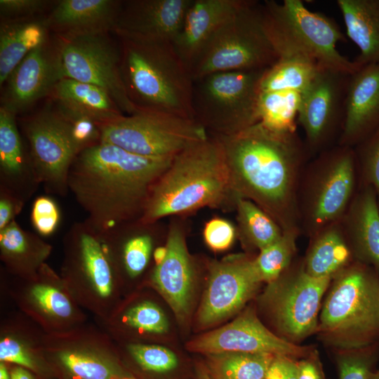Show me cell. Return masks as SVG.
Instances as JSON below:
<instances>
[{
	"instance_id": "8992f818",
	"label": "cell",
	"mask_w": 379,
	"mask_h": 379,
	"mask_svg": "<svg viewBox=\"0 0 379 379\" xmlns=\"http://www.w3.org/2000/svg\"><path fill=\"white\" fill-rule=\"evenodd\" d=\"M262 7L265 28L279 58L302 56L321 68L349 74L357 69L337 49L345 37L333 20L310 11L300 0H266Z\"/></svg>"
},
{
	"instance_id": "e0dca14e",
	"label": "cell",
	"mask_w": 379,
	"mask_h": 379,
	"mask_svg": "<svg viewBox=\"0 0 379 379\" xmlns=\"http://www.w3.org/2000/svg\"><path fill=\"white\" fill-rule=\"evenodd\" d=\"M192 0H128L112 32L120 39L143 43L172 42Z\"/></svg>"
},
{
	"instance_id": "3957f363",
	"label": "cell",
	"mask_w": 379,
	"mask_h": 379,
	"mask_svg": "<svg viewBox=\"0 0 379 379\" xmlns=\"http://www.w3.org/2000/svg\"><path fill=\"white\" fill-rule=\"evenodd\" d=\"M230 193L229 168L221 141L211 136L176 154L152 185L138 222L214 206Z\"/></svg>"
},
{
	"instance_id": "f907efd6",
	"label": "cell",
	"mask_w": 379,
	"mask_h": 379,
	"mask_svg": "<svg viewBox=\"0 0 379 379\" xmlns=\"http://www.w3.org/2000/svg\"><path fill=\"white\" fill-rule=\"evenodd\" d=\"M166 248L165 247H158L154 252V258L157 265L160 264L164 260L166 255Z\"/></svg>"
},
{
	"instance_id": "30bf717a",
	"label": "cell",
	"mask_w": 379,
	"mask_h": 379,
	"mask_svg": "<svg viewBox=\"0 0 379 379\" xmlns=\"http://www.w3.org/2000/svg\"><path fill=\"white\" fill-rule=\"evenodd\" d=\"M109 32L55 37L62 78L106 91L124 114L139 112L130 101L121 75V52Z\"/></svg>"
},
{
	"instance_id": "ac0fdd59",
	"label": "cell",
	"mask_w": 379,
	"mask_h": 379,
	"mask_svg": "<svg viewBox=\"0 0 379 379\" xmlns=\"http://www.w3.org/2000/svg\"><path fill=\"white\" fill-rule=\"evenodd\" d=\"M61 79L55 39L51 41L48 37L28 53L9 75L3 85L1 106L15 115L23 112L48 96Z\"/></svg>"
},
{
	"instance_id": "d6a6232c",
	"label": "cell",
	"mask_w": 379,
	"mask_h": 379,
	"mask_svg": "<svg viewBox=\"0 0 379 379\" xmlns=\"http://www.w3.org/2000/svg\"><path fill=\"white\" fill-rule=\"evenodd\" d=\"M0 247L3 255L19 266H32L49 250L37 236L24 230L15 220L0 231Z\"/></svg>"
},
{
	"instance_id": "44dd1931",
	"label": "cell",
	"mask_w": 379,
	"mask_h": 379,
	"mask_svg": "<svg viewBox=\"0 0 379 379\" xmlns=\"http://www.w3.org/2000/svg\"><path fill=\"white\" fill-rule=\"evenodd\" d=\"M246 0H192L173 46L190 70L206 44Z\"/></svg>"
},
{
	"instance_id": "f1b7e54d",
	"label": "cell",
	"mask_w": 379,
	"mask_h": 379,
	"mask_svg": "<svg viewBox=\"0 0 379 379\" xmlns=\"http://www.w3.org/2000/svg\"><path fill=\"white\" fill-rule=\"evenodd\" d=\"M319 69L315 62L302 56L281 57L264 72L260 82V93L293 91L302 93Z\"/></svg>"
},
{
	"instance_id": "8d00e7d4",
	"label": "cell",
	"mask_w": 379,
	"mask_h": 379,
	"mask_svg": "<svg viewBox=\"0 0 379 379\" xmlns=\"http://www.w3.org/2000/svg\"><path fill=\"white\" fill-rule=\"evenodd\" d=\"M152 237L147 232L131 233L121 246V259L131 277L140 275L146 268L152 250Z\"/></svg>"
},
{
	"instance_id": "4dcf8cb0",
	"label": "cell",
	"mask_w": 379,
	"mask_h": 379,
	"mask_svg": "<svg viewBox=\"0 0 379 379\" xmlns=\"http://www.w3.org/2000/svg\"><path fill=\"white\" fill-rule=\"evenodd\" d=\"M239 228L246 241L260 251L279 239L284 230L252 201L235 197Z\"/></svg>"
},
{
	"instance_id": "83f0119b",
	"label": "cell",
	"mask_w": 379,
	"mask_h": 379,
	"mask_svg": "<svg viewBox=\"0 0 379 379\" xmlns=\"http://www.w3.org/2000/svg\"><path fill=\"white\" fill-rule=\"evenodd\" d=\"M314 237L303 263L309 275L333 277L350 264L352 254L339 221L321 230Z\"/></svg>"
},
{
	"instance_id": "5bb4252c",
	"label": "cell",
	"mask_w": 379,
	"mask_h": 379,
	"mask_svg": "<svg viewBox=\"0 0 379 379\" xmlns=\"http://www.w3.org/2000/svg\"><path fill=\"white\" fill-rule=\"evenodd\" d=\"M350 74L321 68L301 93L297 118L309 150L320 149L338 126L342 128Z\"/></svg>"
},
{
	"instance_id": "6da1fadb",
	"label": "cell",
	"mask_w": 379,
	"mask_h": 379,
	"mask_svg": "<svg viewBox=\"0 0 379 379\" xmlns=\"http://www.w3.org/2000/svg\"><path fill=\"white\" fill-rule=\"evenodd\" d=\"M174 157H148L99 142L79 152L68 188L100 236L141 218L152 185Z\"/></svg>"
},
{
	"instance_id": "11a10c76",
	"label": "cell",
	"mask_w": 379,
	"mask_h": 379,
	"mask_svg": "<svg viewBox=\"0 0 379 379\" xmlns=\"http://www.w3.org/2000/svg\"><path fill=\"white\" fill-rule=\"evenodd\" d=\"M116 379H133V378H129V377H124V378H116Z\"/></svg>"
},
{
	"instance_id": "ab89813d",
	"label": "cell",
	"mask_w": 379,
	"mask_h": 379,
	"mask_svg": "<svg viewBox=\"0 0 379 379\" xmlns=\"http://www.w3.org/2000/svg\"><path fill=\"white\" fill-rule=\"evenodd\" d=\"M60 217L59 207L51 197L39 196L33 201L31 222L41 235L49 236L53 234L58 227Z\"/></svg>"
},
{
	"instance_id": "836d02e7",
	"label": "cell",
	"mask_w": 379,
	"mask_h": 379,
	"mask_svg": "<svg viewBox=\"0 0 379 379\" xmlns=\"http://www.w3.org/2000/svg\"><path fill=\"white\" fill-rule=\"evenodd\" d=\"M58 360L64 371L74 379H116L126 375L112 361L84 352L69 350L60 352Z\"/></svg>"
},
{
	"instance_id": "4fadbf2b",
	"label": "cell",
	"mask_w": 379,
	"mask_h": 379,
	"mask_svg": "<svg viewBox=\"0 0 379 379\" xmlns=\"http://www.w3.org/2000/svg\"><path fill=\"white\" fill-rule=\"evenodd\" d=\"M355 160L352 147L339 145L314 162L302 206L306 228L313 235L338 222L347 211L355 183Z\"/></svg>"
},
{
	"instance_id": "ffe728a7",
	"label": "cell",
	"mask_w": 379,
	"mask_h": 379,
	"mask_svg": "<svg viewBox=\"0 0 379 379\" xmlns=\"http://www.w3.org/2000/svg\"><path fill=\"white\" fill-rule=\"evenodd\" d=\"M166 248V255L156 265L152 281L177 319L183 321L190 309L194 270L184 234L177 226L170 228Z\"/></svg>"
},
{
	"instance_id": "816d5d0a",
	"label": "cell",
	"mask_w": 379,
	"mask_h": 379,
	"mask_svg": "<svg viewBox=\"0 0 379 379\" xmlns=\"http://www.w3.org/2000/svg\"><path fill=\"white\" fill-rule=\"evenodd\" d=\"M0 379H11V374L9 375L6 368L3 364L0 366Z\"/></svg>"
},
{
	"instance_id": "f546056e",
	"label": "cell",
	"mask_w": 379,
	"mask_h": 379,
	"mask_svg": "<svg viewBox=\"0 0 379 379\" xmlns=\"http://www.w3.org/2000/svg\"><path fill=\"white\" fill-rule=\"evenodd\" d=\"M300 98L301 93L293 91L260 93L258 121L274 131L296 132Z\"/></svg>"
},
{
	"instance_id": "f5cc1de1",
	"label": "cell",
	"mask_w": 379,
	"mask_h": 379,
	"mask_svg": "<svg viewBox=\"0 0 379 379\" xmlns=\"http://www.w3.org/2000/svg\"><path fill=\"white\" fill-rule=\"evenodd\" d=\"M198 379H211L209 373L203 368L198 371Z\"/></svg>"
},
{
	"instance_id": "9a60e30c",
	"label": "cell",
	"mask_w": 379,
	"mask_h": 379,
	"mask_svg": "<svg viewBox=\"0 0 379 379\" xmlns=\"http://www.w3.org/2000/svg\"><path fill=\"white\" fill-rule=\"evenodd\" d=\"M187 348L210 355L227 352L268 353L297 360L314 350L288 342L273 333L251 309L226 326L197 338L189 343Z\"/></svg>"
},
{
	"instance_id": "d4e9b609",
	"label": "cell",
	"mask_w": 379,
	"mask_h": 379,
	"mask_svg": "<svg viewBox=\"0 0 379 379\" xmlns=\"http://www.w3.org/2000/svg\"><path fill=\"white\" fill-rule=\"evenodd\" d=\"M59 107L103 124L123 112L104 89L87 83L62 78L48 95Z\"/></svg>"
},
{
	"instance_id": "e575fe53",
	"label": "cell",
	"mask_w": 379,
	"mask_h": 379,
	"mask_svg": "<svg viewBox=\"0 0 379 379\" xmlns=\"http://www.w3.org/2000/svg\"><path fill=\"white\" fill-rule=\"evenodd\" d=\"M297 234V230L284 231L279 239L260 250L253 261L262 282L274 281L288 267L296 251Z\"/></svg>"
},
{
	"instance_id": "f6af8a7d",
	"label": "cell",
	"mask_w": 379,
	"mask_h": 379,
	"mask_svg": "<svg viewBox=\"0 0 379 379\" xmlns=\"http://www.w3.org/2000/svg\"><path fill=\"white\" fill-rule=\"evenodd\" d=\"M0 359L34 371L39 369L38 364L31 354L18 341L11 338L1 340Z\"/></svg>"
},
{
	"instance_id": "5b68a950",
	"label": "cell",
	"mask_w": 379,
	"mask_h": 379,
	"mask_svg": "<svg viewBox=\"0 0 379 379\" xmlns=\"http://www.w3.org/2000/svg\"><path fill=\"white\" fill-rule=\"evenodd\" d=\"M321 307L317 333L334 351L379 343V277L357 261L332 279Z\"/></svg>"
},
{
	"instance_id": "f35d334b",
	"label": "cell",
	"mask_w": 379,
	"mask_h": 379,
	"mask_svg": "<svg viewBox=\"0 0 379 379\" xmlns=\"http://www.w3.org/2000/svg\"><path fill=\"white\" fill-rule=\"evenodd\" d=\"M124 319L129 326L149 333H163L168 329L164 313L151 302H144L132 307Z\"/></svg>"
},
{
	"instance_id": "ba28073f",
	"label": "cell",
	"mask_w": 379,
	"mask_h": 379,
	"mask_svg": "<svg viewBox=\"0 0 379 379\" xmlns=\"http://www.w3.org/2000/svg\"><path fill=\"white\" fill-rule=\"evenodd\" d=\"M266 69L217 72L194 81V120L216 136L258 122L260 82Z\"/></svg>"
},
{
	"instance_id": "277c9868",
	"label": "cell",
	"mask_w": 379,
	"mask_h": 379,
	"mask_svg": "<svg viewBox=\"0 0 379 379\" xmlns=\"http://www.w3.org/2000/svg\"><path fill=\"white\" fill-rule=\"evenodd\" d=\"M120 41L121 79L136 109L194 120V81L173 43Z\"/></svg>"
},
{
	"instance_id": "2e32d148",
	"label": "cell",
	"mask_w": 379,
	"mask_h": 379,
	"mask_svg": "<svg viewBox=\"0 0 379 379\" xmlns=\"http://www.w3.org/2000/svg\"><path fill=\"white\" fill-rule=\"evenodd\" d=\"M261 282L253 260L234 256L214 263L198 313L199 323L208 326L231 316L254 295Z\"/></svg>"
},
{
	"instance_id": "bcb514c9",
	"label": "cell",
	"mask_w": 379,
	"mask_h": 379,
	"mask_svg": "<svg viewBox=\"0 0 379 379\" xmlns=\"http://www.w3.org/2000/svg\"><path fill=\"white\" fill-rule=\"evenodd\" d=\"M298 360L285 355H275L265 379H298Z\"/></svg>"
},
{
	"instance_id": "7402d4cb",
	"label": "cell",
	"mask_w": 379,
	"mask_h": 379,
	"mask_svg": "<svg viewBox=\"0 0 379 379\" xmlns=\"http://www.w3.org/2000/svg\"><path fill=\"white\" fill-rule=\"evenodd\" d=\"M22 141L15 114L0 107V187L26 203L40 185Z\"/></svg>"
},
{
	"instance_id": "c3c4849f",
	"label": "cell",
	"mask_w": 379,
	"mask_h": 379,
	"mask_svg": "<svg viewBox=\"0 0 379 379\" xmlns=\"http://www.w3.org/2000/svg\"><path fill=\"white\" fill-rule=\"evenodd\" d=\"M298 379H326L318 352L314 349L298 360Z\"/></svg>"
},
{
	"instance_id": "9c48e42d",
	"label": "cell",
	"mask_w": 379,
	"mask_h": 379,
	"mask_svg": "<svg viewBox=\"0 0 379 379\" xmlns=\"http://www.w3.org/2000/svg\"><path fill=\"white\" fill-rule=\"evenodd\" d=\"M99 126L100 142L148 157H175L209 137L195 120L150 112L123 114Z\"/></svg>"
},
{
	"instance_id": "60d3db41",
	"label": "cell",
	"mask_w": 379,
	"mask_h": 379,
	"mask_svg": "<svg viewBox=\"0 0 379 379\" xmlns=\"http://www.w3.org/2000/svg\"><path fill=\"white\" fill-rule=\"evenodd\" d=\"M31 293L36 302L46 312L61 318L71 315L72 308L69 300L56 288L36 284Z\"/></svg>"
},
{
	"instance_id": "ee69618b",
	"label": "cell",
	"mask_w": 379,
	"mask_h": 379,
	"mask_svg": "<svg viewBox=\"0 0 379 379\" xmlns=\"http://www.w3.org/2000/svg\"><path fill=\"white\" fill-rule=\"evenodd\" d=\"M48 4L44 0H0L1 20L33 18Z\"/></svg>"
},
{
	"instance_id": "7c38bea8",
	"label": "cell",
	"mask_w": 379,
	"mask_h": 379,
	"mask_svg": "<svg viewBox=\"0 0 379 379\" xmlns=\"http://www.w3.org/2000/svg\"><path fill=\"white\" fill-rule=\"evenodd\" d=\"M22 129L40 184L47 194L66 196L69 171L79 153L69 121L49 105L25 119Z\"/></svg>"
},
{
	"instance_id": "b9f144b4",
	"label": "cell",
	"mask_w": 379,
	"mask_h": 379,
	"mask_svg": "<svg viewBox=\"0 0 379 379\" xmlns=\"http://www.w3.org/2000/svg\"><path fill=\"white\" fill-rule=\"evenodd\" d=\"M360 143L366 178L379 197V126Z\"/></svg>"
},
{
	"instance_id": "4316f807",
	"label": "cell",
	"mask_w": 379,
	"mask_h": 379,
	"mask_svg": "<svg viewBox=\"0 0 379 379\" xmlns=\"http://www.w3.org/2000/svg\"><path fill=\"white\" fill-rule=\"evenodd\" d=\"M45 18L1 20L0 86L18 65L48 38Z\"/></svg>"
},
{
	"instance_id": "681fc988",
	"label": "cell",
	"mask_w": 379,
	"mask_h": 379,
	"mask_svg": "<svg viewBox=\"0 0 379 379\" xmlns=\"http://www.w3.org/2000/svg\"><path fill=\"white\" fill-rule=\"evenodd\" d=\"M11 379H34L26 368L18 366L14 368L11 373Z\"/></svg>"
},
{
	"instance_id": "cb8c5ba5",
	"label": "cell",
	"mask_w": 379,
	"mask_h": 379,
	"mask_svg": "<svg viewBox=\"0 0 379 379\" xmlns=\"http://www.w3.org/2000/svg\"><path fill=\"white\" fill-rule=\"evenodd\" d=\"M376 197L371 186L358 194L341 226L352 254L379 274V208Z\"/></svg>"
},
{
	"instance_id": "7a4b0ae2",
	"label": "cell",
	"mask_w": 379,
	"mask_h": 379,
	"mask_svg": "<svg viewBox=\"0 0 379 379\" xmlns=\"http://www.w3.org/2000/svg\"><path fill=\"white\" fill-rule=\"evenodd\" d=\"M216 137L224 147L235 197L256 204L284 231L297 230V180L308 149L296 132L274 131L258 121Z\"/></svg>"
},
{
	"instance_id": "8fae6325",
	"label": "cell",
	"mask_w": 379,
	"mask_h": 379,
	"mask_svg": "<svg viewBox=\"0 0 379 379\" xmlns=\"http://www.w3.org/2000/svg\"><path fill=\"white\" fill-rule=\"evenodd\" d=\"M332 279L313 277L302 264L268 284L262 302L281 338L299 345L317 333L321 300Z\"/></svg>"
},
{
	"instance_id": "db71d44e",
	"label": "cell",
	"mask_w": 379,
	"mask_h": 379,
	"mask_svg": "<svg viewBox=\"0 0 379 379\" xmlns=\"http://www.w3.org/2000/svg\"><path fill=\"white\" fill-rule=\"evenodd\" d=\"M371 379H379V368H376L373 373Z\"/></svg>"
},
{
	"instance_id": "484cf974",
	"label": "cell",
	"mask_w": 379,
	"mask_h": 379,
	"mask_svg": "<svg viewBox=\"0 0 379 379\" xmlns=\"http://www.w3.org/2000/svg\"><path fill=\"white\" fill-rule=\"evenodd\" d=\"M347 36L357 46V67L379 63V0H337Z\"/></svg>"
},
{
	"instance_id": "d590c367",
	"label": "cell",
	"mask_w": 379,
	"mask_h": 379,
	"mask_svg": "<svg viewBox=\"0 0 379 379\" xmlns=\"http://www.w3.org/2000/svg\"><path fill=\"white\" fill-rule=\"evenodd\" d=\"M334 352L339 379H371L379 360V343Z\"/></svg>"
},
{
	"instance_id": "d6986e66",
	"label": "cell",
	"mask_w": 379,
	"mask_h": 379,
	"mask_svg": "<svg viewBox=\"0 0 379 379\" xmlns=\"http://www.w3.org/2000/svg\"><path fill=\"white\" fill-rule=\"evenodd\" d=\"M378 126L379 63H373L350 74L339 145L352 147Z\"/></svg>"
},
{
	"instance_id": "603a6c76",
	"label": "cell",
	"mask_w": 379,
	"mask_h": 379,
	"mask_svg": "<svg viewBox=\"0 0 379 379\" xmlns=\"http://www.w3.org/2000/svg\"><path fill=\"white\" fill-rule=\"evenodd\" d=\"M123 1L62 0L45 17L56 36L112 32Z\"/></svg>"
},
{
	"instance_id": "1f68e13d",
	"label": "cell",
	"mask_w": 379,
	"mask_h": 379,
	"mask_svg": "<svg viewBox=\"0 0 379 379\" xmlns=\"http://www.w3.org/2000/svg\"><path fill=\"white\" fill-rule=\"evenodd\" d=\"M274 357L268 353L211 354V373L215 379H265Z\"/></svg>"
},
{
	"instance_id": "7dc6e473",
	"label": "cell",
	"mask_w": 379,
	"mask_h": 379,
	"mask_svg": "<svg viewBox=\"0 0 379 379\" xmlns=\"http://www.w3.org/2000/svg\"><path fill=\"white\" fill-rule=\"evenodd\" d=\"M25 204L8 190L0 187V231L15 220Z\"/></svg>"
},
{
	"instance_id": "74e56055",
	"label": "cell",
	"mask_w": 379,
	"mask_h": 379,
	"mask_svg": "<svg viewBox=\"0 0 379 379\" xmlns=\"http://www.w3.org/2000/svg\"><path fill=\"white\" fill-rule=\"evenodd\" d=\"M129 352L145 371L164 373L174 370L178 365L176 355L170 350L158 345H131Z\"/></svg>"
},
{
	"instance_id": "52a82bcc",
	"label": "cell",
	"mask_w": 379,
	"mask_h": 379,
	"mask_svg": "<svg viewBox=\"0 0 379 379\" xmlns=\"http://www.w3.org/2000/svg\"><path fill=\"white\" fill-rule=\"evenodd\" d=\"M278 60L265 28L262 3L246 0L210 39L190 72L195 81L217 72L266 69Z\"/></svg>"
},
{
	"instance_id": "7bdbcfd3",
	"label": "cell",
	"mask_w": 379,
	"mask_h": 379,
	"mask_svg": "<svg viewBox=\"0 0 379 379\" xmlns=\"http://www.w3.org/2000/svg\"><path fill=\"white\" fill-rule=\"evenodd\" d=\"M203 234L207 246L213 251H220L231 246L235 239L236 231L229 221L215 218L206 223Z\"/></svg>"
}]
</instances>
